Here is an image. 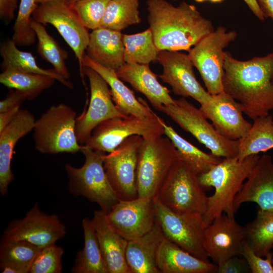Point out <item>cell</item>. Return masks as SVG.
<instances>
[{
    "label": "cell",
    "instance_id": "obj_1",
    "mask_svg": "<svg viewBox=\"0 0 273 273\" xmlns=\"http://www.w3.org/2000/svg\"><path fill=\"white\" fill-rule=\"evenodd\" d=\"M222 84L249 118L268 115L273 109V52L240 61L225 51Z\"/></svg>",
    "mask_w": 273,
    "mask_h": 273
},
{
    "label": "cell",
    "instance_id": "obj_2",
    "mask_svg": "<svg viewBox=\"0 0 273 273\" xmlns=\"http://www.w3.org/2000/svg\"><path fill=\"white\" fill-rule=\"evenodd\" d=\"M148 21L159 51H189L214 29L196 7L185 2L174 6L166 0H147Z\"/></svg>",
    "mask_w": 273,
    "mask_h": 273
},
{
    "label": "cell",
    "instance_id": "obj_3",
    "mask_svg": "<svg viewBox=\"0 0 273 273\" xmlns=\"http://www.w3.org/2000/svg\"><path fill=\"white\" fill-rule=\"evenodd\" d=\"M259 156L251 155L241 161L237 156L224 158L208 171L198 175L199 183L203 189L214 188L213 194L208 197L207 209L203 215L206 226L223 213L235 217V197Z\"/></svg>",
    "mask_w": 273,
    "mask_h": 273
},
{
    "label": "cell",
    "instance_id": "obj_4",
    "mask_svg": "<svg viewBox=\"0 0 273 273\" xmlns=\"http://www.w3.org/2000/svg\"><path fill=\"white\" fill-rule=\"evenodd\" d=\"M81 152L85 157L81 167H75L69 163L64 166L69 179V191L75 196H83L98 204L107 213L119 199L104 169L105 153L92 150L83 145Z\"/></svg>",
    "mask_w": 273,
    "mask_h": 273
},
{
    "label": "cell",
    "instance_id": "obj_5",
    "mask_svg": "<svg viewBox=\"0 0 273 273\" xmlns=\"http://www.w3.org/2000/svg\"><path fill=\"white\" fill-rule=\"evenodd\" d=\"M76 118V112L66 104L50 107L35 120L33 137L36 149L45 154L81 152L83 145L75 132Z\"/></svg>",
    "mask_w": 273,
    "mask_h": 273
},
{
    "label": "cell",
    "instance_id": "obj_6",
    "mask_svg": "<svg viewBox=\"0 0 273 273\" xmlns=\"http://www.w3.org/2000/svg\"><path fill=\"white\" fill-rule=\"evenodd\" d=\"M178 159L175 147L166 136L143 139L136 168L138 197L154 199Z\"/></svg>",
    "mask_w": 273,
    "mask_h": 273
},
{
    "label": "cell",
    "instance_id": "obj_7",
    "mask_svg": "<svg viewBox=\"0 0 273 273\" xmlns=\"http://www.w3.org/2000/svg\"><path fill=\"white\" fill-rule=\"evenodd\" d=\"M155 198L176 212L202 215L206 211L208 199L199 183L198 174L179 159L172 167Z\"/></svg>",
    "mask_w": 273,
    "mask_h": 273
},
{
    "label": "cell",
    "instance_id": "obj_8",
    "mask_svg": "<svg viewBox=\"0 0 273 273\" xmlns=\"http://www.w3.org/2000/svg\"><path fill=\"white\" fill-rule=\"evenodd\" d=\"M161 111L172 119L183 129L190 133L200 143L219 157L230 158L237 156L239 140L224 138L207 120L200 109L185 98L174 100L173 104L163 106Z\"/></svg>",
    "mask_w": 273,
    "mask_h": 273
},
{
    "label": "cell",
    "instance_id": "obj_9",
    "mask_svg": "<svg viewBox=\"0 0 273 273\" xmlns=\"http://www.w3.org/2000/svg\"><path fill=\"white\" fill-rule=\"evenodd\" d=\"M133 135H140L144 139L165 135L160 117L157 115L150 117L129 115L107 119L94 129L83 145L95 151L109 153Z\"/></svg>",
    "mask_w": 273,
    "mask_h": 273
},
{
    "label": "cell",
    "instance_id": "obj_10",
    "mask_svg": "<svg viewBox=\"0 0 273 273\" xmlns=\"http://www.w3.org/2000/svg\"><path fill=\"white\" fill-rule=\"evenodd\" d=\"M237 36L235 30L227 31L223 26L203 37L189 51L188 56L211 95L223 91L222 75L225 51L224 49Z\"/></svg>",
    "mask_w": 273,
    "mask_h": 273
},
{
    "label": "cell",
    "instance_id": "obj_11",
    "mask_svg": "<svg viewBox=\"0 0 273 273\" xmlns=\"http://www.w3.org/2000/svg\"><path fill=\"white\" fill-rule=\"evenodd\" d=\"M156 221L164 237L195 256L208 261L204 244L206 228L203 215L176 212L153 199Z\"/></svg>",
    "mask_w": 273,
    "mask_h": 273
},
{
    "label": "cell",
    "instance_id": "obj_12",
    "mask_svg": "<svg viewBox=\"0 0 273 273\" xmlns=\"http://www.w3.org/2000/svg\"><path fill=\"white\" fill-rule=\"evenodd\" d=\"M32 19L42 24L53 25L73 51L84 81L83 59L90 34L71 6L65 0H51L38 4Z\"/></svg>",
    "mask_w": 273,
    "mask_h": 273
},
{
    "label": "cell",
    "instance_id": "obj_13",
    "mask_svg": "<svg viewBox=\"0 0 273 273\" xmlns=\"http://www.w3.org/2000/svg\"><path fill=\"white\" fill-rule=\"evenodd\" d=\"M143 141L142 136L131 135L114 151L104 155L106 174L119 200H130L138 197L136 168Z\"/></svg>",
    "mask_w": 273,
    "mask_h": 273
},
{
    "label": "cell",
    "instance_id": "obj_14",
    "mask_svg": "<svg viewBox=\"0 0 273 273\" xmlns=\"http://www.w3.org/2000/svg\"><path fill=\"white\" fill-rule=\"evenodd\" d=\"M83 72L89 81L90 97L87 109L76 120V135L78 143L82 145L94 129L102 122L112 118L126 117L115 105L105 80L89 67L84 66Z\"/></svg>",
    "mask_w": 273,
    "mask_h": 273
},
{
    "label": "cell",
    "instance_id": "obj_15",
    "mask_svg": "<svg viewBox=\"0 0 273 273\" xmlns=\"http://www.w3.org/2000/svg\"><path fill=\"white\" fill-rule=\"evenodd\" d=\"M66 233L65 225L57 215L43 212L35 203L23 218L10 222L3 238L26 241L42 248L55 244Z\"/></svg>",
    "mask_w": 273,
    "mask_h": 273
},
{
    "label": "cell",
    "instance_id": "obj_16",
    "mask_svg": "<svg viewBox=\"0 0 273 273\" xmlns=\"http://www.w3.org/2000/svg\"><path fill=\"white\" fill-rule=\"evenodd\" d=\"M158 62L163 67V72L159 77L170 85L175 95L185 98L190 97L201 105L211 99L212 95L196 79L188 55L178 51L161 50Z\"/></svg>",
    "mask_w": 273,
    "mask_h": 273
},
{
    "label": "cell",
    "instance_id": "obj_17",
    "mask_svg": "<svg viewBox=\"0 0 273 273\" xmlns=\"http://www.w3.org/2000/svg\"><path fill=\"white\" fill-rule=\"evenodd\" d=\"M106 217L113 228L127 241L146 234L156 222L153 199L139 197L119 200Z\"/></svg>",
    "mask_w": 273,
    "mask_h": 273
},
{
    "label": "cell",
    "instance_id": "obj_18",
    "mask_svg": "<svg viewBox=\"0 0 273 273\" xmlns=\"http://www.w3.org/2000/svg\"><path fill=\"white\" fill-rule=\"evenodd\" d=\"M245 237V227L235 217L223 213L216 217L205 230L204 244L208 257L218 265L234 256H241Z\"/></svg>",
    "mask_w": 273,
    "mask_h": 273
},
{
    "label": "cell",
    "instance_id": "obj_19",
    "mask_svg": "<svg viewBox=\"0 0 273 273\" xmlns=\"http://www.w3.org/2000/svg\"><path fill=\"white\" fill-rule=\"evenodd\" d=\"M199 109L216 130L230 140H239L252 126L244 118L241 104L224 92L212 95L211 99Z\"/></svg>",
    "mask_w": 273,
    "mask_h": 273
},
{
    "label": "cell",
    "instance_id": "obj_20",
    "mask_svg": "<svg viewBox=\"0 0 273 273\" xmlns=\"http://www.w3.org/2000/svg\"><path fill=\"white\" fill-rule=\"evenodd\" d=\"M246 202L256 203L259 209L273 210V161L271 156L263 154L235 197L236 212Z\"/></svg>",
    "mask_w": 273,
    "mask_h": 273
},
{
    "label": "cell",
    "instance_id": "obj_21",
    "mask_svg": "<svg viewBox=\"0 0 273 273\" xmlns=\"http://www.w3.org/2000/svg\"><path fill=\"white\" fill-rule=\"evenodd\" d=\"M35 119L28 110L21 108L14 119L0 131V193L7 195L14 180L11 161L18 141L32 131Z\"/></svg>",
    "mask_w": 273,
    "mask_h": 273
},
{
    "label": "cell",
    "instance_id": "obj_22",
    "mask_svg": "<svg viewBox=\"0 0 273 273\" xmlns=\"http://www.w3.org/2000/svg\"><path fill=\"white\" fill-rule=\"evenodd\" d=\"M91 220L108 273H131L126 259L128 241L113 228L101 209L94 211Z\"/></svg>",
    "mask_w": 273,
    "mask_h": 273
},
{
    "label": "cell",
    "instance_id": "obj_23",
    "mask_svg": "<svg viewBox=\"0 0 273 273\" xmlns=\"http://www.w3.org/2000/svg\"><path fill=\"white\" fill-rule=\"evenodd\" d=\"M116 73L120 79L143 94L156 110L174 103L170 90L160 84L149 64L125 63Z\"/></svg>",
    "mask_w": 273,
    "mask_h": 273
},
{
    "label": "cell",
    "instance_id": "obj_24",
    "mask_svg": "<svg viewBox=\"0 0 273 273\" xmlns=\"http://www.w3.org/2000/svg\"><path fill=\"white\" fill-rule=\"evenodd\" d=\"M83 66L89 67L95 70L105 80L110 88L111 94L115 105L123 115L141 117H153L157 115L145 100L135 97L133 92L124 84L115 70L99 64L85 54L83 57Z\"/></svg>",
    "mask_w": 273,
    "mask_h": 273
},
{
    "label": "cell",
    "instance_id": "obj_25",
    "mask_svg": "<svg viewBox=\"0 0 273 273\" xmlns=\"http://www.w3.org/2000/svg\"><path fill=\"white\" fill-rule=\"evenodd\" d=\"M156 262L160 273L216 272V264L195 256L165 237L158 248Z\"/></svg>",
    "mask_w": 273,
    "mask_h": 273
},
{
    "label": "cell",
    "instance_id": "obj_26",
    "mask_svg": "<svg viewBox=\"0 0 273 273\" xmlns=\"http://www.w3.org/2000/svg\"><path fill=\"white\" fill-rule=\"evenodd\" d=\"M123 35L121 31L102 27L93 30L86 55L99 64L116 71L125 63Z\"/></svg>",
    "mask_w": 273,
    "mask_h": 273
},
{
    "label": "cell",
    "instance_id": "obj_27",
    "mask_svg": "<svg viewBox=\"0 0 273 273\" xmlns=\"http://www.w3.org/2000/svg\"><path fill=\"white\" fill-rule=\"evenodd\" d=\"M164 237L156 221L149 232L128 241L126 259L131 273H160L156 265V256Z\"/></svg>",
    "mask_w": 273,
    "mask_h": 273
},
{
    "label": "cell",
    "instance_id": "obj_28",
    "mask_svg": "<svg viewBox=\"0 0 273 273\" xmlns=\"http://www.w3.org/2000/svg\"><path fill=\"white\" fill-rule=\"evenodd\" d=\"M3 58L1 68L14 69L22 72L47 75L54 78L67 87L73 88L72 83L64 78L54 68L45 69L40 67L35 58L29 52L19 50L12 39L3 43L0 49Z\"/></svg>",
    "mask_w": 273,
    "mask_h": 273
},
{
    "label": "cell",
    "instance_id": "obj_29",
    "mask_svg": "<svg viewBox=\"0 0 273 273\" xmlns=\"http://www.w3.org/2000/svg\"><path fill=\"white\" fill-rule=\"evenodd\" d=\"M84 246L78 251L72 272L74 273H108L100 250L92 220L82 219Z\"/></svg>",
    "mask_w": 273,
    "mask_h": 273
},
{
    "label": "cell",
    "instance_id": "obj_30",
    "mask_svg": "<svg viewBox=\"0 0 273 273\" xmlns=\"http://www.w3.org/2000/svg\"><path fill=\"white\" fill-rule=\"evenodd\" d=\"M160 121L164 129L165 135L175 147L179 159L187 163L198 175L208 171L221 161V157L203 152L183 138L161 117Z\"/></svg>",
    "mask_w": 273,
    "mask_h": 273
},
{
    "label": "cell",
    "instance_id": "obj_31",
    "mask_svg": "<svg viewBox=\"0 0 273 273\" xmlns=\"http://www.w3.org/2000/svg\"><path fill=\"white\" fill-rule=\"evenodd\" d=\"M273 149V118L267 115L258 117L248 131L239 140L237 157L240 161L251 155Z\"/></svg>",
    "mask_w": 273,
    "mask_h": 273
},
{
    "label": "cell",
    "instance_id": "obj_32",
    "mask_svg": "<svg viewBox=\"0 0 273 273\" xmlns=\"http://www.w3.org/2000/svg\"><path fill=\"white\" fill-rule=\"evenodd\" d=\"M245 241L254 252L266 257L273 247V210L259 209L256 216L245 226Z\"/></svg>",
    "mask_w": 273,
    "mask_h": 273
},
{
    "label": "cell",
    "instance_id": "obj_33",
    "mask_svg": "<svg viewBox=\"0 0 273 273\" xmlns=\"http://www.w3.org/2000/svg\"><path fill=\"white\" fill-rule=\"evenodd\" d=\"M56 80L41 74L6 69L0 74V82L6 86L24 92L28 100L35 99L44 90L51 87Z\"/></svg>",
    "mask_w": 273,
    "mask_h": 273
},
{
    "label": "cell",
    "instance_id": "obj_34",
    "mask_svg": "<svg viewBox=\"0 0 273 273\" xmlns=\"http://www.w3.org/2000/svg\"><path fill=\"white\" fill-rule=\"evenodd\" d=\"M125 63L149 64L158 61L159 50L150 28L133 34H123Z\"/></svg>",
    "mask_w": 273,
    "mask_h": 273
},
{
    "label": "cell",
    "instance_id": "obj_35",
    "mask_svg": "<svg viewBox=\"0 0 273 273\" xmlns=\"http://www.w3.org/2000/svg\"><path fill=\"white\" fill-rule=\"evenodd\" d=\"M31 26L35 32L38 41L37 52L40 56L51 63L53 68L64 78L68 80L70 74L66 64L68 53L50 35L40 23L32 19Z\"/></svg>",
    "mask_w": 273,
    "mask_h": 273
},
{
    "label": "cell",
    "instance_id": "obj_36",
    "mask_svg": "<svg viewBox=\"0 0 273 273\" xmlns=\"http://www.w3.org/2000/svg\"><path fill=\"white\" fill-rule=\"evenodd\" d=\"M140 0H110L104 14L102 27L121 31L141 23Z\"/></svg>",
    "mask_w": 273,
    "mask_h": 273
},
{
    "label": "cell",
    "instance_id": "obj_37",
    "mask_svg": "<svg viewBox=\"0 0 273 273\" xmlns=\"http://www.w3.org/2000/svg\"><path fill=\"white\" fill-rule=\"evenodd\" d=\"M40 249L26 241L2 238L0 246V263L16 265L29 272L31 264Z\"/></svg>",
    "mask_w": 273,
    "mask_h": 273
},
{
    "label": "cell",
    "instance_id": "obj_38",
    "mask_svg": "<svg viewBox=\"0 0 273 273\" xmlns=\"http://www.w3.org/2000/svg\"><path fill=\"white\" fill-rule=\"evenodd\" d=\"M37 6L36 0H20L12 39L17 46L28 47L36 41V35L30 23Z\"/></svg>",
    "mask_w": 273,
    "mask_h": 273
},
{
    "label": "cell",
    "instance_id": "obj_39",
    "mask_svg": "<svg viewBox=\"0 0 273 273\" xmlns=\"http://www.w3.org/2000/svg\"><path fill=\"white\" fill-rule=\"evenodd\" d=\"M110 0H78L70 5L83 25L95 30L101 27Z\"/></svg>",
    "mask_w": 273,
    "mask_h": 273
},
{
    "label": "cell",
    "instance_id": "obj_40",
    "mask_svg": "<svg viewBox=\"0 0 273 273\" xmlns=\"http://www.w3.org/2000/svg\"><path fill=\"white\" fill-rule=\"evenodd\" d=\"M63 249L53 244L41 248L35 257L30 273H60Z\"/></svg>",
    "mask_w": 273,
    "mask_h": 273
},
{
    "label": "cell",
    "instance_id": "obj_41",
    "mask_svg": "<svg viewBox=\"0 0 273 273\" xmlns=\"http://www.w3.org/2000/svg\"><path fill=\"white\" fill-rule=\"evenodd\" d=\"M241 255L246 259L251 273H273L272 252L268 254L265 258H263L257 255L245 241L241 249Z\"/></svg>",
    "mask_w": 273,
    "mask_h": 273
},
{
    "label": "cell",
    "instance_id": "obj_42",
    "mask_svg": "<svg viewBox=\"0 0 273 273\" xmlns=\"http://www.w3.org/2000/svg\"><path fill=\"white\" fill-rule=\"evenodd\" d=\"M216 265L217 273L251 272L246 259L242 256H234Z\"/></svg>",
    "mask_w": 273,
    "mask_h": 273
},
{
    "label": "cell",
    "instance_id": "obj_43",
    "mask_svg": "<svg viewBox=\"0 0 273 273\" xmlns=\"http://www.w3.org/2000/svg\"><path fill=\"white\" fill-rule=\"evenodd\" d=\"M26 100H28V97L26 93L15 89L11 90L6 98L0 102V113L15 106H21Z\"/></svg>",
    "mask_w": 273,
    "mask_h": 273
},
{
    "label": "cell",
    "instance_id": "obj_44",
    "mask_svg": "<svg viewBox=\"0 0 273 273\" xmlns=\"http://www.w3.org/2000/svg\"><path fill=\"white\" fill-rule=\"evenodd\" d=\"M17 8V0H0L1 18L7 22L12 21Z\"/></svg>",
    "mask_w": 273,
    "mask_h": 273
},
{
    "label": "cell",
    "instance_id": "obj_45",
    "mask_svg": "<svg viewBox=\"0 0 273 273\" xmlns=\"http://www.w3.org/2000/svg\"><path fill=\"white\" fill-rule=\"evenodd\" d=\"M20 107L21 106H17L0 113V131L14 119L21 109Z\"/></svg>",
    "mask_w": 273,
    "mask_h": 273
},
{
    "label": "cell",
    "instance_id": "obj_46",
    "mask_svg": "<svg viewBox=\"0 0 273 273\" xmlns=\"http://www.w3.org/2000/svg\"><path fill=\"white\" fill-rule=\"evenodd\" d=\"M265 18L273 20V0H257Z\"/></svg>",
    "mask_w": 273,
    "mask_h": 273
},
{
    "label": "cell",
    "instance_id": "obj_47",
    "mask_svg": "<svg viewBox=\"0 0 273 273\" xmlns=\"http://www.w3.org/2000/svg\"><path fill=\"white\" fill-rule=\"evenodd\" d=\"M254 15L260 20L264 21L265 18L257 0H243Z\"/></svg>",
    "mask_w": 273,
    "mask_h": 273
},
{
    "label": "cell",
    "instance_id": "obj_48",
    "mask_svg": "<svg viewBox=\"0 0 273 273\" xmlns=\"http://www.w3.org/2000/svg\"><path fill=\"white\" fill-rule=\"evenodd\" d=\"M0 269L2 273H28L22 268L9 264L0 263Z\"/></svg>",
    "mask_w": 273,
    "mask_h": 273
},
{
    "label": "cell",
    "instance_id": "obj_49",
    "mask_svg": "<svg viewBox=\"0 0 273 273\" xmlns=\"http://www.w3.org/2000/svg\"><path fill=\"white\" fill-rule=\"evenodd\" d=\"M68 4H69L70 5H72L76 2L78 1V0H65Z\"/></svg>",
    "mask_w": 273,
    "mask_h": 273
},
{
    "label": "cell",
    "instance_id": "obj_50",
    "mask_svg": "<svg viewBox=\"0 0 273 273\" xmlns=\"http://www.w3.org/2000/svg\"><path fill=\"white\" fill-rule=\"evenodd\" d=\"M207 1H209L210 2L213 3H221L224 0H207Z\"/></svg>",
    "mask_w": 273,
    "mask_h": 273
},
{
    "label": "cell",
    "instance_id": "obj_51",
    "mask_svg": "<svg viewBox=\"0 0 273 273\" xmlns=\"http://www.w3.org/2000/svg\"><path fill=\"white\" fill-rule=\"evenodd\" d=\"M37 4H41L45 2H47L48 1H51V0H36Z\"/></svg>",
    "mask_w": 273,
    "mask_h": 273
},
{
    "label": "cell",
    "instance_id": "obj_52",
    "mask_svg": "<svg viewBox=\"0 0 273 273\" xmlns=\"http://www.w3.org/2000/svg\"><path fill=\"white\" fill-rule=\"evenodd\" d=\"M196 2H198V3H203L206 1H207V0H195Z\"/></svg>",
    "mask_w": 273,
    "mask_h": 273
},
{
    "label": "cell",
    "instance_id": "obj_53",
    "mask_svg": "<svg viewBox=\"0 0 273 273\" xmlns=\"http://www.w3.org/2000/svg\"><path fill=\"white\" fill-rule=\"evenodd\" d=\"M272 264H273V258H272Z\"/></svg>",
    "mask_w": 273,
    "mask_h": 273
}]
</instances>
